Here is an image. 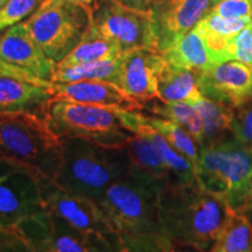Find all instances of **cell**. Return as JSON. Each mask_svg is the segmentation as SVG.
<instances>
[{"label": "cell", "instance_id": "6da1fadb", "mask_svg": "<svg viewBox=\"0 0 252 252\" xmlns=\"http://www.w3.org/2000/svg\"><path fill=\"white\" fill-rule=\"evenodd\" d=\"M165 185L132 163L127 174L105 189L97 203L117 234L122 251L175 250L159 220V195Z\"/></svg>", "mask_w": 252, "mask_h": 252}, {"label": "cell", "instance_id": "7a4b0ae2", "mask_svg": "<svg viewBox=\"0 0 252 252\" xmlns=\"http://www.w3.org/2000/svg\"><path fill=\"white\" fill-rule=\"evenodd\" d=\"M234 210L223 197L204 189L197 179L163 186L159 195V220L175 247L210 251Z\"/></svg>", "mask_w": 252, "mask_h": 252}, {"label": "cell", "instance_id": "3957f363", "mask_svg": "<svg viewBox=\"0 0 252 252\" xmlns=\"http://www.w3.org/2000/svg\"><path fill=\"white\" fill-rule=\"evenodd\" d=\"M62 162L55 182L98 202L112 182L132 167L125 146H103L82 138L62 139Z\"/></svg>", "mask_w": 252, "mask_h": 252}, {"label": "cell", "instance_id": "277c9868", "mask_svg": "<svg viewBox=\"0 0 252 252\" xmlns=\"http://www.w3.org/2000/svg\"><path fill=\"white\" fill-rule=\"evenodd\" d=\"M0 160L26 167L40 180H55L62 162V141L45 117L27 112L0 115Z\"/></svg>", "mask_w": 252, "mask_h": 252}, {"label": "cell", "instance_id": "5b68a950", "mask_svg": "<svg viewBox=\"0 0 252 252\" xmlns=\"http://www.w3.org/2000/svg\"><path fill=\"white\" fill-rule=\"evenodd\" d=\"M196 179L208 191L224 198L234 212L248 214L252 149L235 138L201 147Z\"/></svg>", "mask_w": 252, "mask_h": 252}, {"label": "cell", "instance_id": "8992f818", "mask_svg": "<svg viewBox=\"0 0 252 252\" xmlns=\"http://www.w3.org/2000/svg\"><path fill=\"white\" fill-rule=\"evenodd\" d=\"M46 122L60 140L82 138L103 146H124L133 134L111 109L53 98Z\"/></svg>", "mask_w": 252, "mask_h": 252}, {"label": "cell", "instance_id": "52a82bcc", "mask_svg": "<svg viewBox=\"0 0 252 252\" xmlns=\"http://www.w3.org/2000/svg\"><path fill=\"white\" fill-rule=\"evenodd\" d=\"M25 24L47 58L59 63L86 34L90 12L67 0H46Z\"/></svg>", "mask_w": 252, "mask_h": 252}, {"label": "cell", "instance_id": "ba28073f", "mask_svg": "<svg viewBox=\"0 0 252 252\" xmlns=\"http://www.w3.org/2000/svg\"><path fill=\"white\" fill-rule=\"evenodd\" d=\"M89 26L98 35L116 43L122 53L157 48L150 9L130 7L121 0H94Z\"/></svg>", "mask_w": 252, "mask_h": 252}, {"label": "cell", "instance_id": "9c48e42d", "mask_svg": "<svg viewBox=\"0 0 252 252\" xmlns=\"http://www.w3.org/2000/svg\"><path fill=\"white\" fill-rule=\"evenodd\" d=\"M27 251L94 252L112 251L102 239L87 235L46 209L28 217L13 231Z\"/></svg>", "mask_w": 252, "mask_h": 252}, {"label": "cell", "instance_id": "30bf717a", "mask_svg": "<svg viewBox=\"0 0 252 252\" xmlns=\"http://www.w3.org/2000/svg\"><path fill=\"white\" fill-rule=\"evenodd\" d=\"M40 185L47 209L52 210L84 234L102 239L112 251H122L118 236L98 203L84 195L61 187L50 179L40 180Z\"/></svg>", "mask_w": 252, "mask_h": 252}, {"label": "cell", "instance_id": "8fae6325", "mask_svg": "<svg viewBox=\"0 0 252 252\" xmlns=\"http://www.w3.org/2000/svg\"><path fill=\"white\" fill-rule=\"evenodd\" d=\"M55 65L41 50L25 21L0 32V75L50 87Z\"/></svg>", "mask_w": 252, "mask_h": 252}, {"label": "cell", "instance_id": "7c38bea8", "mask_svg": "<svg viewBox=\"0 0 252 252\" xmlns=\"http://www.w3.org/2000/svg\"><path fill=\"white\" fill-rule=\"evenodd\" d=\"M45 209L40 179L26 167L0 160V228L13 235L21 222Z\"/></svg>", "mask_w": 252, "mask_h": 252}, {"label": "cell", "instance_id": "4fadbf2b", "mask_svg": "<svg viewBox=\"0 0 252 252\" xmlns=\"http://www.w3.org/2000/svg\"><path fill=\"white\" fill-rule=\"evenodd\" d=\"M214 0H152L151 19L157 48L165 52L198 24Z\"/></svg>", "mask_w": 252, "mask_h": 252}, {"label": "cell", "instance_id": "5bb4252c", "mask_svg": "<svg viewBox=\"0 0 252 252\" xmlns=\"http://www.w3.org/2000/svg\"><path fill=\"white\" fill-rule=\"evenodd\" d=\"M166 60L157 48H137L118 58L115 84L132 98L149 100L158 96V81Z\"/></svg>", "mask_w": 252, "mask_h": 252}, {"label": "cell", "instance_id": "9a60e30c", "mask_svg": "<svg viewBox=\"0 0 252 252\" xmlns=\"http://www.w3.org/2000/svg\"><path fill=\"white\" fill-rule=\"evenodd\" d=\"M198 87L207 98L234 108L252 97V67L236 60L213 65L198 74Z\"/></svg>", "mask_w": 252, "mask_h": 252}, {"label": "cell", "instance_id": "2e32d148", "mask_svg": "<svg viewBox=\"0 0 252 252\" xmlns=\"http://www.w3.org/2000/svg\"><path fill=\"white\" fill-rule=\"evenodd\" d=\"M53 97L70 102L90 104L108 109L141 110V102L126 94L110 81H76L68 83L52 82Z\"/></svg>", "mask_w": 252, "mask_h": 252}, {"label": "cell", "instance_id": "e0dca14e", "mask_svg": "<svg viewBox=\"0 0 252 252\" xmlns=\"http://www.w3.org/2000/svg\"><path fill=\"white\" fill-rule=\"evenodd\" d=\"M118 116L125 127L133 133L147 137L161 154L169 169L168 185H184L196 179L194 166L187 158L176 151L165 137L150 125L144 117V112L138 110L111 109Z\"/></svg>", "mask_w": 252, "mask_h": 252}, {"label": "cell", "instance_id": "ac0fdd59", "mask_svg": "<svg viewBox=\"0 0 252 252\" xmlns=\"http://www.w3.org/2000/svg\"><path fill=\"white\" fill-rule=\"evenodd\" d=\"M53 98L50 87L0 75V115L27 112L46 118Z\"/></svg>", "mask_w": 252, "mask_h": 252}, {"label": "cell", "instance_id": "d6986e66", "mask_svg": "<svg viewBox=\"0 0 252 252\" xmlns=\"http://www.w3.org/2000/svg\"><path fill=\"white\" fill-rule=\"evenodd\" d=\"M252 23V18L226 19L213 12H208L195 26L203 37L214 64L231 61L229 46L237 34Z\"/></svg>", "mask_w": 252, "mask_h": 252}, {"label": "cell", "instance_id": "ffe728a7", "mask_svg": "<svg viewBox=\"0 0 252 252\" xmlns=\"http://www.w3.org/2000/svg\"><path fill=\"white\" fill-rule=\"evenodd\" d=\"M198 74L193 69L174 67L166 62L158 81V96L165 102L194 105L203 97L198 87Z\"/></svg>", "mask_w": 252, "mask_h": 252}, {"label": "cell", "instance_id": "44dd1931", "mask_svg": "<svg viewBox=\"0 0 252 252\" xmlns=\"http://www.w3.org/2000/svg\"><path fill=\"white\" fill-rule=\"evenodd\" d=\"M162 55L168 64L193 69L198 72L215 65L203 37L195 27L180 37L174 45L162 52Z\"/></svg>", "mask_w": 252, "mask_h": 252}, {"label": "cell", "instance_id": "7402d4cb", "mask_svg": "<svg viewBox=\"0 0 252 252\" xmlns=\"http://www.w3.org/2000/svg\"><path fill=\"white\" fill-rule=\"evenodd\" d=\"M193 106L196 109L202 124L203 143L201 147L235 138L231 131V106L215 102L204 96Z\"/></svg>", "mask_w": 252, "mask_h": 252}, {"label": "cell", "instance_id": "603a6c76", "mask_svg": "<svg viewBox=\"0 0 252 252\" xmlns=\"http://www.w3.org/2000/svg\"><path fill=\"white\" fill-rule=\"evenodd\" d=\"M149 115L158 116L176 123L196 140L198 146L203 143L202 124L200 116L193 105L180 102H165L159 97L141 102V110Z\"/></svg>", "mask_w": 252, "mask_h": 252}, {"label": "cell", "instance_id": "cb8c5ba5", "mask_svg": "<svg viewBox=\"0 0 252 252\" xmlns=\"http://www.w3.org/2000/svg\"><path fill=\"white\" fill-rule=\"evenodd\" d=\"M121 54L122 50L116 43L98 35L89 26L80 43L62 61L56 63V65L58 67H69V65L81 64V63H90L118 58Z\"/></svg>", "mask_w": 252, "mask_h": 252}, {"label": "cell", "instance_id": "d4e9b609", "mask_svg": "<svg viewBox=\"0 0 252 252\" xmlns=\"http://www.w3.org/2000/svg\"><path fill=\"white\" fill-rule=\"evenodd\" d=\"M124 146L127 150L131 161L134 166L163 181L165 184H168V166L149 138L133 133L128 138Z\"/></svg>", "mask_w": 252, "mask_h": 252}, {"label": "cell", "instance_id": "484cf974", "mask_svg": "<svg viewBox=\"0 0 252 252\" xmlns=\"http://www.w3.org/2000/svg\"><path fill=\"white\" fill-rule=\"evenodd\" d=\"M210 251H252V223L247 213L234 212L222 226Z\"/></svg>", "mask_w": 252, "mask_h": 252}, {"label": "cell", "instance_id": "4316f807", "mask_svg": "<svg viewBox=\"0 0 252 252\" xmlns=\"http://www.w3.org/2000/svg\"><path fill=\"white\" fill-rule=\"evenodd\" d=\"M118 58L81 63V64L69 65V67L55 65L54 72L52 75V82L68 83V82L76 81H110L115 83L116 76H117Z\"/></svg>", "mask_w": 252, "mask_h": 252}, {"label": "cell", "instance_id": "83f0119b", "mask_svg": "<svg viewBox=\"0 0 252 252\" xmlns=\"http://www.w3.org/2000/svg\"><path fill=\"white\" fill-rule=\"evenodd\" d=\"M143 112V111H141ZM144 117L150 125L161 133L165 139L172 145L179 153L187 158L191 165L194 166L195 173L197 171L198 161H200V146L196 140L176 123L169 119L158 117L144 112Z\"/></svg>", "mask_w": 252, "mask_h": 252}, {"label": "cell", "instance_id": "f1b7e54d", "mask_svg": "<svg viewBox=\"0 0 252 252\" xmlns=\"http://www.w3.org/2000/svg\"><path fill=\"white\" fill-rule=\"evenodd\" d=\"M43 0H8L0 8V32L23 23L39 8Z\"/></svg>", "mask_w": 252, "mask_h": 252}, {"label": "cell", "instance_id": "f546056e", "mask_svg": "<svg viewBox=\"0 0 252 252\" xmlns=\"http://www.w3.org/2000/svg\"><path fill=\"white\" fill-rule=\"evenodd\" d=\"M231 131L235 139L252 149V97L232 108Z\"/></svg>", "mask_w": 252, "mask_h": 252}, {"label": "cell", "instance_id": "4dcf8cb0", "mask_svg": "<svg viewBox=\"0 0 252 252\" xmlns=\"http://www.w3.org/2000/svg\"><path fill=\"white\" fill-rule=\"evenodd\" d=\"M230 60L247 63L252 67V23L244 27L231 40L229 46Z\"/></svg>", "mask_w": 252, "mask_h": 252}, {"label": "cell", "instance_id": "1f68e13d", "mask_svg": "<svg viewBox=\"0 0 252 252\" xmlns=\"http://www.w3.org/2000/svg\"><path fill=\"white\" fill-rule=\"evenodd\" d=\"M210 12L226 19L252 18L251 0H220Z\"/></svg>", "mask_w": 252, "mask_h": 252}, {"label": "cell", "instance_id": "d6a6232c", "mask_svg": "<svg viewBox=\"0 0 252 252\" xmlns=\"http://www.w3.org/2000/svg\"><path fill=\"white\" fill-rule=\"evenodd\" d=\"M0 251H27V249L15 236L0 228Z\"/></svg>", "mask_w": 252, "mask_h": 252}, {"label": "cell", "instance_id": "836d02e7", "mask_svg": "<svg viewBox=\"0 0 252 252\" xmlns=\"http://www.w3.org/2000/svg\"><path fill=\"white\" fill-rule=\"evenodd\" d=\"M125 5L138 9H150V0H121Z\"/></svg>", "mask_w": 252, "mask_h": 252}, {"label": "cell", "instance_id": "e575fe53", "mask_svg": "<svg viewBox=\"0 0 252 252\" xmlns=\"http://www.w3.org/2000/svg\"><path fill=\"white\" fill-rule=\"evenodd\" d=\"M67 1L72 2V4L83 6V7L89 9V12H90V7H91V5H93L94 0H67Z\"/></svg>", "mask_w": 252, "mask_h": 252}, {"label": "cell", "instance_id": "d590c367", "mask_svg": "<svg viewBox=\"0 0 252 252\" xmlns=\"http://www.w3.org/2000/svg\"><path fill=\"white\" fill-rule=\"evenodd\" d=\"M252 212V181H251V186H250V193H249V209L248 213Z\"/></svg>", "mask_w": 252, "mask_h": 252}, {"label": "cell", "instance_id": "8d00e7d4", "mask_svg": "<svg viewBox=\"0 0 252 252\" xmlns=\"http://www.w3.org/2000/svg\"><path fill=\"white\" fill-rule=\"evenodd\" d=\"M219 1H220V0H214V2H215V4H216V2H219Z\"/></svg>", "mask_w": 252, "mask_h": 252}, {"label": "cell", "instance_id": "74e56055", "mask_svg": "<svg viewBox=\"0 0 252 252\" xmlns=\"http://www.w3.org/2000/svg\"><path fill=\"white\" fill-rule=\"evenodd\" d=\"M151 1H152V0H150V4H151Z\"/></svg>", "mask_w": 252, "mask_h": 252}, {"label": "cell", "instance_id": "f35d334b", "mask_svg": "<svg viewBox=\"0 0 252 252\" xmlns=\"http://www.w3.org/2000/svg\"><path fill=\"white\" fill-rule=\"evenodd\" d=\"M251 4H252V0H251Z\"/></svg>", "mask_w": 252, "mask_h": 252}, {"label": "cell", "instance_id": "ab89813d", "mask_svg": "<svg viewBox=\"0 0 252 252\" xmlns=\"http://www.w3.org/2000/svg\"><path fill=\"white\" fill-rule=\"evenodd\" d=\"M43 1H46V0H43Z\"/></svg>", "mask_w": 252, "mask_h": 252}]
</instances>
